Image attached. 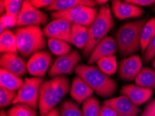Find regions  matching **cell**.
Returning a JSON list of instances; mask_svg holds the SVG:
<instances>
[{
    "mask_svg": "<svg viewBox=\"0 0 155 116\" xmlns=\"http://www.w3.org/2000/svg\"><path fill=\"white\" fill-rule=\"evenodd\" d=\"M0 63L2 68L8 70L19 77H22L28 72L25 61L18 56L17 54H2Z\"/></svg>",
    "mask_w": 155,
    "mask_h": 116,
    "instance_id": "obj_15",
    "label": "cell"
},
{
    "mask_svg": "<svg viewBox=\"0 0 155 116\" xmlns=\"http://www.w3.org/2000/svg\"><path fill=\"white\" fill-rule=\"evenodd\" d=\"M4 12H5V5H4V1H0V13L1 15H4Z\"/></svg>",
    "mask_w": 155,
    "mask_h": 116,
    "instance_id": "obj_39",
    "label": "cell"
},
{
    "mask_svg": "<svg viewBox=\"0 0 155 116\" xmlns=\"http://www.w3.org/2000/svg\"><path fill=\"white\" fill-rule=\"evenodd\" d=\"M72 24L64 19H54L49 22L43 29L45 36L48 38L61 40L69 44L71 42V29Z\"/></svg>",
    "mask_w": 155,
    "mask_h": 116,
    "instance_id": "obj_10",
    "label": "cell"
},
{
    "mask_svg": "<svg viewBox=\"0 0 155 116\" xmlns=\"http://www.w3.org/2000/svg\"><path fill=\"white\" fill-rule=\"evenodd\" d=\"M47 116H60L59 110L56 108H53L52 110L49 112V113L47 115Z\"/></svg>",
    "mask_w": 155,
    "mask_h": 116,
    "instance_id": "obj_38",
    "label": "cell"
},
{
    "mask_svg": "<svg viewBox=\"0 0 155 116\" xmlns=\"http://www.w3.org/2000/svg\"><path fill=\"white\" fill-rule=\"evenodd\" d=\"M16 96H17V94L15 91L0 87V106H1V108H6L11 103H13Z\"/></svg>",
    "mask_w": 155,
    "mask_h": 116,
    "instance_id": "obj_30",
    "label": "cell"
},
{
    "mask_svg": "<svg viewBox=\"0 0 155 116\" xmlns=\"http://www.w3.org/2000/svg\"><path fill=\"white\" fill-rule=\"evenodd\" d=\"M147 18L127 22L122 25L115 34L117 49L122 56L131 55L140 48V34Z\"/></svg>",
    "mask_w": 155,
    "mask_h": 116,
    "instance_id": "obj_3",
    "label": "cell"
},
{
    "mask_svg": "<svg viewBox=\"0 0 155 116\" xmlns=\"http://www.w3.org/2000/svg\"><path fill=\"white\" fill-rule=\"evenodd\" d=\"M142 70V61L138 55H133L123 58L119 63L118 75L125 81L135 80Z\"/></svg>",
    "mask_w": 155,
    "mask_h": 116,
    "instance_id": "obj_13",
    "label": "cell"
},
{
    "mask_svg": "<svg viewBox=\"0 0 155 116\" xmlns=\"http://www.w3.org/2000/svg\"><path fill=\"white\" fill-rule=\"evenodd\" d=\"M0 116H8L7 115V113L4 111V110L1 111V113H0Z\"/></svg>",
    "mask_w": 155,
    "mask_h": 116,
    "instance_id": "obj_41",
    "label": "cell"
},
{
    "mask_svg": "<svg viewBox=\"0 0 155 116\" xmlns=\"http://www.w3.org/2000/svg\"><path fill=\"white\" fill-rule=\"evenodd\" d=\"M137 6H148L155 3L154 0H126L124 1Z\"/></svg>",
    "mask_w": 155,
    "mask_h": 116,
    "instance_id": "obj_36",
    "label": "cell"
},
{
    "mask_svg": "<svg viewBox=\"0 0 155 116\" xmlns=\"http://www.w3.org/2000/svg\"><path fill=\"white\" fill-rule=\"evenodd\" d=\"M152 66H153V68H154V70H155V57L154 58L153 61H152Z\"/></svg>",
    "mask_w": 155,
    "mask_h": 116,
    "instance_id": "obj_42",
    "label": "cell"
},
{
    "mask_svg": "<svg viewBox=\"0 0 155 116\" xmlns=\"http://www.w3.org/2000/svg\"><path fill=\"white\" fill-rule=\"evenodd\" d=\"M140 116H155V99L147 104Z\"/></svg>",
    "mask_w": 155,
    "mask_h": 116,
    "instance_id": "obj_34",
    "label": "cell"
},
{
    "mask_svg": "<svg viewBox=\"0 0 155 116\" xmlns=\"http://www.w3.org/2000/svg\"><path fill=\"white\" fill-rule=\"evenodd\" d=\"M52 2V0H31L30 1V3L31 4V5L37 9H39L41 8H46Z\"/></svg>",
    "mask_w": 155,
    "mask_h": 116,
    "instance_id": "obj_35",
    "label": "cell"
},
{
    "mask_svg": "<svg viewBox=\"0 0 155 116\" xmlns=\"http://www.w3.org/2000/svg\"><path fill=\"white\" fill-rule=\"evenodd\" d=\"M51 61L52 56L49 51L43 50L38 51L33 54L27 63L28 72L35 77H43L49 69Z\"/></svg>",
    "mask_w": 155,
    "mask_h": 116,
    "instance_id": "obj_11",
    "label": "cell"
},
{
    "mask_svg": "<svg viewBox=\"0 0 155 116\" xmlns=\"http://www.w3.org/2000/svg\"><path fill=\"white\" fill-rule=\"evenodd\" d=\"M25 81L20 77L8 72L4 68L0 70V85L2 88L12 91L20 90L24 85Z\"/></svg>",
    "mask_w": 155,
    "mask_h": 116,
    "instance_id": "obj_20",
    "label": "cell"
},
{
    "mask_svg": "<svg viewBox=\"0 0 155 116\" xmlns=\"http://www.w3.org/2000/svg\"><path fill=\"white\" fill-rule=\"evenodd\" d=\"M43 79L40 77L26 78L24 85L19 90L13 104H25L36 109L38 106L39 91Z\"/></svg>",
    "mask_w": 155,
    "mask_h": 116,
    "instance_id": "obj_7",
    "label": "cell"
},
{
    "mask_svg": "<svg viewBox=\"0 0 155 116\" xmlns=\"http://www.w3.org/2000/svg\"><path fill=\"white\" fill-rule=\"evenodd\" d=\"M74 70L97 95L102 98L112 96L118 89L117 82L95 66L79 64Z\"/></svg>",
    "mask_w": 155,
    "mask_h": 116,
    "instance_id": "obj_2",
    "label": "cell"
},
{
    "mask_svg": "<svg viewBox=\"0 0 155 116\" xmlns=\"http://www.w3.org/2000/svg\"><path fill=\"white\" fill-rule=\"evenodd\" d=\"M95 4V1L93 0H55L53 1L50 6L47 7L45 10L53 12H62L79 6H86L94 8Z\"/></svg>",
    "mask_w": 155,
    "mask_h": 116,
    "instance_id": "obj_19",
    "label": "cell"
},
{
    "mask_svg": "<svg viewBox=\"0 0 155 116\" xmlns=\"http://www.w3.org/2000/svg\"><path fill=\"white\" fill-rule=\"evenodd\" d=\"M0 51L2 54H17L18 51L17 39L14 32L6 29L0 35Z\"/></svg>",
    "mask_w": 155,
    "mask_h": 116,
    "instance_id": "obj_22",
    "label": "cell"
},
{
    "mask_svg": "<svg viewBox=\"0 0 155 116\" xmlns=\"http://www.w3.org/2000/svg\"><path fill=\"white\" fill-rule=\"evenodd\" d=\"M88 31L87 27L84 26L72 24L71 29V42L72 44L84 49L88 42Z\"/></svg>",
    "mask_w": 155,
    "mask_h": 116,
    "instance_id": "obj_21",
    "label": "cell"
},
{
    "mask_svg": "<svg viewBox=\"0 0 155 116\" xmlns=\"http://www.w3.org/2000/svg\"><path fill=\"white\" fill-rule=\"evenodd\" d=\"M70 90L69 79L58 76L43 81L39 91L38 108L41 116H47L64 98Z\"/></svg>",
    "mask_w": 155,
    "mask_h": 116,
    "instance_id": "obj_1",
    "label": "cell"
},
{
    "mask_svg": "<svg viewBox=\"0 0 155 116\" xmlns=\"http://www.w3.org/2000/svg\"><path fill=\"white\" fill-rule=\"evenodd\" d=\"M93 92L92 88L78 76L72 82L70 96L78 104H81L91 97Z\"/></svg>",
    "mask_w": 155,
    "mask_h": 116,
    "instance_id": "obj_18",
    "label": "cell"
},
{
    "mask_svg": "<svg viewBox=\"0 0 155 116\" xmlns=\"http://www.w3.org/2000/svg\"><path fill=\"white\" fill-rule=\"evenodd\" d=\"M48 44L51 52L58 56L66 55L71 52V47L69 43L61 40L48 38Z\"/></svg>",
    "mask_w": 155,
    "mask_h": 116,
    "instance_id": "obj_25",
    "label": "cell"
},
{
    "mask_svg": "<svg viewBox=\"0 0 155 116\" xmlns=\"http://www.w3.org/2000/svg\"><path fill=\"white\" fill-rule=\"evenodd\" d=\"M81 60V55L75 49L66 55L58 56L50 68L49 77L54 78L63 75L72 74V70H74Z\"/></svg>",
    "mask_w": 155,
    "mask_h": 116,
    "instance_id": "obj_8",
    "label": "cell"
},
{
    "mask_svg": "<svg viewBox=\"0 0 155 116\" xmlns=\"http://www.w3.org/2000/svg\"><path fill=\"white\" fill-rule=\"evenodd\" d=\"M101 107L97 98L90 97L83 102L82 113L83 116H100Z\"/></svg>",
    "mask_w": 155,
    "mask_h": 116,
    "instance_id": "obj_26",
    "label": "cell"
},
{
    "mask_svg": "<svg viewBox=\"0 0 155 116\" xmlns=\"http://www.w3.org/2000/svg\"><path fill=\"white\" fill-rule=\"evenodd\" d=\"M48 17L45 13L35 8L30 1H24L21 11L18 16L17 26L20 27L45 25L48 22Z\"/></svg>",
    "mask_w": 155,
    "mask_h": 116,
    "instance_id": "obj_9",
    "label": "cell"
},
{
    "mask_svg": "<svg viewBox=\"0 0 155 116\" xmlns=\"http://www.w3.org/2000/svg\"><path fill=\"white\" fill-rule=\"evenodd\" d=\"M14 34L17 39L18 52L23 57L31 56L46 47L43 31L38 26L17 28Z\"/></svg>",
    "mask_w": 155,
    "mask_h": 116,
    "instance_id": "obj_5",
    "label": "cell"
},
{
    "mask_svg": "<svg viewBox=\"0 0 155 116\" xmlns=\"http://www.w3.org/2000/svg\"><path fill=\"white\" fill-rule=\"evenodd\" d=\"M154 11L155 12V7H154Z\"/></svg>",
    "mask_w": 155,
    "mask_h": 116,
    "instance_id": "obj_43",
    "label": "cell"
},
{
    "mask_svg": "<svg viewBox=\"0 0 155 116\" xmlns=\"http://www.w3.org/2000/svg\"><path fill=\"white\" fill-rule=\"evenodd\" d=\"M18 17L9 15V14L4 13V15H1V20H0V25H2L5 28V29H8L9 28L17 26Z\"/></svg>",
    "mask_w": 155,
    "mask_h": 116,
    "instance_id": "obj_32",
    "label": "cell"
},
{
    "mask_svg": "<svg viewBox=\"0 0 155 116\" xmlns=\"http://www.w3.org/2000/svg\"><path fill=\"white\" fill-rule=\"evenodd\" d=\"M135 82L137 86L155 90V70L149 67L142 68Z\"/></svg>",
    "mask_w": 155,
    "mask_h": 116,
    "instance_id": "obj_23",
    "label": "cell"
},
{
    "mask_svg": "<svg viewBox=\"0 0 155 116\" xmlns=\"http://www.w3.org/2000/svg\"><path fill=\"white\" fill-rule=\"evenodd\" d=\"M155 35V18H152L147 20L143 27L140 34V49L143 53L146 50L149 42Z\"/></svg>",
    "mask_w": 155,
    "mask_h": 116,
    "instance_id": "obj_24",
    "label": "cell"
},
{
    "mask_svg": "<svg viewBox=\"0 0 155 116\" xmlns=\"http://www.w3.org/2000/svg\"><path fill=\"white\" fill-rule=\"evenodd\" d=\"M24 1L22 0H5V13L18 17L22 8Z\"/></svg>",
    "mask_w": 155,
    "mask_h": 116,
    "instance_id": "obj_31",
    "label": "cell"
},
{
    "mask_svg": "<svg viewBox=\"0 0 155 116\" xmlns=\"http://www.w3.org/2000/svg\"><path fill=\"white\" fill-rule=\"evenodd\" d=\"M97 14V9L95 7L79 6L65 11L52 12L51 16L53 19H64L72 24L88 28L93 22Z\"/></svg>",
    "mask_w": 155,
    "mask_h": 116,
    "instance_id": "obj_6",
    "label": "cell"
},
{
    "mask_svg": "<svg viewBox=\"0 0 155 116\" xmlns=\"http://www.w3.org/2000/svg\"><path fill=\"white\" fill-rule=\"evenodd\" d=\"M111 9L115 17L120 20L138 18L145 13V11L140 7L119 0L111 2Z\"/></svg>",
    "mask_w": 155,
    "mask_h": 116,
    "instance_id": "obj_14",
    "label": "cell"
},
{
    "mask_svg": "<svg viewBox=\"0 0 155 116\" xmlns=\"http://www.w3.org/2000/svg\"><path fill=\"white\" fill-rule=\"evenodd\" d=\"M95 2L96 4L102 6V5H104V4H107L108 1H107V0H97V1H95Z\"/></svg>",
    "mask_w": 155,
    "mask_h": 116,
    "instance_id": "obj_40",
    "label": "cell"
},
{
    "mask_svg": "<svg viewBox=\"0 0 155 116\" xmlns=\"http://www.w3.org/2000/svg\"><path fill=\"white\" fill-rule=\"evenodd\" d=\"M103 105L111 108L118 116H138L140 113V108L124 95L107 99Z\"/></svg>",
    "mask_w": 155,
    "mask_h": 116,
    "instance_id": "obj_12",
    "label": "cell"
},
{
    "mask_svg": "<svg viewBox=\"0 0 155 116\" xmlns=\"http://www.w3.org/2000/svg\"><path fill=\"white\" fill-rule=\"evenodd\" d=\"M60 116H83V113L76 103L67 99L61 106Z\"/></svg>",
    "mask_w": 155,
    "mask_h": 116,
    "instance_id": "obj_29",
    "label": "cell"
},
{
    "mask_svg": "<svg viewBox=\"0 0 155 116\" xmlns=\"http://www.w3.org/2000/svg\"><path fill=\"white\" fill-rule=\"evenodd\" d=\"M99 69L108 76L116 73L118 69L116 57L115 55L100 59L97 62Z\"/></svg>",
    "mask_w": 155,
    "mask_h": 116,
    "instance_id": "obj_27",
    "label": "cell"
},
{
    "mask_svg": "<svg viewBox=\"0 0 155 116\" xmlns=\"http://www.w3.org/2000/svg\"><path fill=\"white\" fill-rule=\"evenodd\" d=\"M143 61L145 63H148L155 57V35L149 42L146 50L143 53Z\"/></svg>",
    "mask_w": 155,
    "mask_h": 116,
    "instance_id": "obj_33",
    "label": "cell"
},
{
    "mask_svg": "<svg viewBox=\"0 0 155 116\" xmlns=\"http://www.w3.org/2000/svg\"><path fill=\"white\" fill-rule=\"evenodd\" d=\"M116 49L117 45L114 38L106 36L94 48L89 56L88 63L93 64L102 58L115 55Z\"/></svg>",
    "mask_w": 155,
    "mask_h": 116,
    "instance_id": "obj_17",
    "label": "cell"
},
{
    "mask_svg": "<svg viewBox=\"0 0 155 116\" xmlns=\"http://www.w3.org/2000/svg\"><path fill=\"white\" fill-rule=\"evenodd\" d=\"M120 93L126 96L137 106L142 105L151 98L153 90L134 84H128L122 88Z\"/></svg>",
    "mask_w": 155,
    "mask_h": 116,
    "instance_id": "obj_16",
    "label": "cell"
},
{
    "mask_svg": "<svg viewBox=\"0 0 155 116\" xmlns=\"http://www.w3.org/2000/svg\"><path fill=\"white\" fill-rule=\"evenodd\" d=\"M114 26V20L109 4L101 6L93 22L88 28V42L83 49L85 57L89 58L94 48L107 36L108 32L112 29Z\"/></svg>",
    "mask_w": 155,
    "mask_h": 116,
    "instance_id": "obj_4",
    "label": "cell"
},
{
    "mask_svg": "<svg viewBox=\"0 0 155 116\" xmlns=\"http://www.w3.org/2000/svg\"><path fill=\"white\" fill-rule=\"evenodd\" d=\"M100 116H118V115L111 108L103 105L101 107Z\"/></svg>",
    "mask_w": 155,
    "mask_h": 116,
    "instance_id": "obj_37",
    "label": "cell"
},
{
    "mask_svg": "<svg viewBox=\"0 0 155 116\" xmlns=\"http://www.w3.org/2000/svg\"><path fill=\"white\" fill-rule=\"evenodd\" d=\"M8 116H38L37 111L25 104H17L7 111Z\"/></svg>",
    "mask_w": 155,
    "mask_h": 116,
    "instance_id": "obj_28",
    "label": "cell"
}]
</instances>
